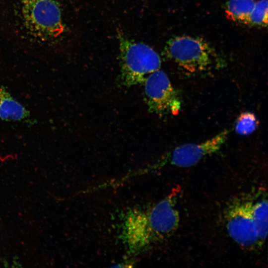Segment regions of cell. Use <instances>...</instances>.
Listing matches in <instances>:
<instances>
[{
  "label": "cell",
  "instance_id": "1",
  "mask_svg": "<svg viewBox=\"0 0 268 268\" xmlns=\"http://www.w3.org/2000/svg\"><path fill=\"white\" fill-rule=\"evenodd\" d=\"M66 31L59 0H0V33L23 49L50 54Z\"/></svg>",
  "mask_w": 268,
  "mask_h": 268
},
{
  "label": "cell",
  "instance_id": "2",
  "mask_svg": "<svg viewBox=\"0 0 268 268\" xmlns=\"http://www.w3.org/2000/svg\"><path fill=\"white\" fill-rule=\"evenodd\" d=\"M179 193L173 190L155 203L130 208L123 214L120 237L129 254H140L174 234L180 222Z\"/></svg>",
  "mask_w": 268,
  "mask_h": 268
},
{
  "label": "cell",
  "instance_id": "3",
  "mask_svg": "<svg viewBox=\"0 0 268 268\" xmlns=\"http://www.w3.org/2000/svg\"><path fill=\"white\" fill-rule=\"evenodd\" d=\"M164 54L189 73H198L210 69L217 58L215 49L205 40L187 35L170 39L166 43Z\"/></svg>",
  "mask_w": 268,
  "mask_h": 268
},
{
  "label": "cell",
  "instance_id": "4",
  "mask_svg": "<svg viewBox=\"0 0 268 268\" xmlns=\"http://www.w3.org/2000/svg\"><path fill=\"white\" fill-rule=\"evenodd\" d=\"M118 35L121 76L126 85L143 82L149 74L159 69L161 59L152 48L121 33Z\"/></svg>",
  "mask_w": 268,
  "mask_h": 268
},
{
  "label": "cell",
  "instance_id": "5",
  "mask_svg": "<svg viewBox=\"0 0 268 268\" xmlns=\"http://www.w3.org/2000/svg\"><path fill=\"white\" fill-rule=\"evenodd\" d=\"M252 199L237 198L226 207L224 217L227 232L239 246L253 249L261 246L251 214Z\"/></svg>",
  "mask_w": 268,
  "mask_h": 268
},
{
  "label": "cell",
  "instance_id": "6",
  "mask_svg": "<svg viewBox=\"0 0 268 268\" xmlns=\"http://www.w3.org/2000/svg\"><path fill=\"white\" fill-rule=\"evenodd\" d=\"M144 82L146 102L151 112L160 116L170 113L176 115L179 113L181 96L166 73L156 70L149 74Z\"/></svg>",
  "mask_w": 268,
  "mask_h": 268
},
{
  "label": "cell",
  "instance_id": "7",
  "mask_svg": "<svg viewBox=\"0 0 268 268\" xmlns=\"http://www.w3.org/2000/svg\"><path fill=\"white\" fill-rule=\"evenodd\" d=\"M228 134L227 130H224L204 142L177 146L165 155L158 165L169 164L182 168L193 166L204 157L219 150L227 140Z\"/></svg>",
  "mask_w": 268,
  "mask_h": 268
},
{
  "label": "cell",
  "instance_id": "8",
  "mask_svg": "<svg viewBox=\"0 0 268 268\" xmlns=\"http://www.w3.org/2000/svg\"><path fill=\"white\" fill-rule=\"evenodd\" d=\"M30 112L16 100L3 86H0V119L6 121H25Z\"/></svg>",
  "mask_w": 268,
  "mask_h": 268
},
{
  "label": "cell",
  "instance_id": "9",
  "mask_svg": "<svg viewBox=\"0 0 268 268\" xmlns=\"http://www.w3.org/2000/svg\"><path fill=\"white\" fill-rule=\"evenodd\" d=\"M268 201L263 194L259 198L252 199L251 214L261 245L268 233Z\"/></svg>",
  "mask_w": 268,
  "mask_h": 268
},
{
  "label": "cell",
  "instance_id": "10",
  "mask_svg": "<svg viewBox=\"0 0 268 268\" xmlns=\"http://www.w3.org/2000/svg\"><path fill=\"white\" fill-rule=\"evenodd\" d=\"M255 3V0H229L225 3V11L229 19L248 25Z\"/></svg>",
  "mask_w": 268,
  "mask_h": 268
},
{
  "label": "cell",
  "instance_id": "11",
  "mask_svg": "<svg viewBox=\"0 0 268 268\" xmlns=\"http://www.w3.org/2000/svg\"><path fill=\"white\" fill-rule=\"evenodd\" d=\"M258 125L257 119L254 113L244 112L238 117L235 125V130L239 135H247L256 130Z\"/></svg>",
  "mask_w": 268,
  "mask_h": 268
},
{
  "label": "cell",
  "instance_id": "12",
  "mask_svg": "<svg viewBox=\"0 0 268 268\" xmlns=\"http://www.w3.org/2000/svg\"><path fill=\"white\" fill-rule=\"evenodd\" d=\"M268 24V0L256 1L248 25L266 27Z\"/></svg>",
  "mask_w": 268,
  "mask_h": 268
}]
</instances>
